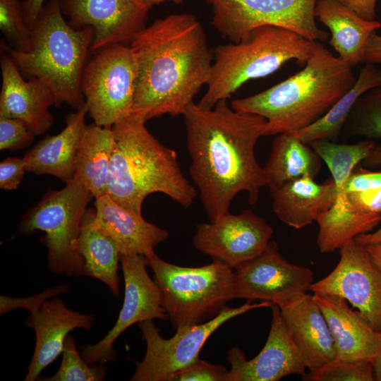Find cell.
Returning a JSON list of instances; mask_svg holds the SVG:
<instances>
[{
  "instance_id": "cell-31",
  "label": "cell",
  "mask_w": 381,
  "mask_h": 381,
  "mask_svg": "<svg viewBox=\"0 0 381 381\" xmlns=\"http://www.w3.org/2000/svg\"><path fill=\"white\" fill-rule=\"evenodd\" d=\"M327 166L337 195L345 193L346 183L357 165L369 156L375 143L372 140L347 145L322 139L309 144Z\"/></svg>"
},
{
  "instance_id": "cell-40",
  "label": "cell",
  "mask_w": 381,
  "mask_h": 381,
  "mask_svg": "<svg viewBox=\"0 0 381 381\" xmlns=\"http://www.w3.org/2000/svg\"><path fill=\"white\" fill-rule=\"evenodd\" d=\"M381 187V171H369L358 168L353 171L349 177L345 192L362 193L373 190Z\"/></svg>"
},
{
  "instance_id": "cell-28",
  "label": "cell",
  "mask_w": 381,
  "mask_h": 381,
  "mask_svg": "<svg viewBox=\"0 0 381 381\" xmlns=\"http://www.w3.org/2000/svg\"><path fill=\"white\" fill-rule=\"evenodd\" d=\"M317 245L322 253L339 250L357 236L371 232L381 222V214H368L356 208L346 193L337 196L334 204L320 212Z\"/></svg>"
},
{
  "instance_id": "cell-41",
  "label": "cell",
  "mask_w": 381,
  "mask_h": 381,
  "mask_svg": "<svg viewBox=\"0 0 381 381\" xmlns=\"http://www.w3.org/2000/svg\"><path fill=\"white\" fill-rule=\"evenodd\" d=\"M346 197L358 210L368 214H381V187L366 192L349 193Z\"/></svg>"
},
{
  "instance_id": "cell-9",
  "label": "cell",
  "mask_w": 381,
  "mask_h": 381,
  "mask_svg": "<svg viewBox=\"0 0 381 381\" xmlns=\"http://www.w3.org/2000/svg\"><path fill=\"white\" fill-rule=\"evenodd\" d=\"M136 78V59L126 44L104 48L87 62L80 89L95 124L112 128L131 114Z\"/></svg>"
},
{
  "instance_id": "cell-2",
  "label": "cell",
  "mask_w": 381,
  "mask_h": 381,
  "mask_svg": "<svg viewBox=\"0 0 381 381\" xmlns=\"http://www.w3.org/2000/svg\"><path fill=\"white\" fill-rule=\"evenodd\" d=\"M137 62L131 114L145 121L183 115L207 85L214 61L201 23L190 13H172L139 31L130 43Z\"/></svg>"
},
{
  "instance_id": "cell-32",
  "label": "cell",
  "mask_w": 381,
  "mask_h": 381,
  "mask_svg": "<svg viewBox=\"0 0 381 381\" xmlns=\"http://www.w3.org/2000/svg\"><path fill=\"white\" fill-rule=\"evenodd\" d=\"M341 133L345 138L381 139V86L367 92L358 99Z\"/></svg>"
},
{
  "instance_id": "cell-34",
  "label": "cell",
  "mask_w": 381,
  "mask_h": 381,
  "mask_svg": "<svg viewBox=\"0 0 381 381\" xmlns=\"http://www.w3.org/2000/svg\"><path fill=\"white\" fill-rule=\"evenodd\" d=\"M0 30L10 46L27 52L31 44L32 30L27 25L19 0H0Z\"/></svg>"
},
{
  "instance_id": "cell-8",
  "label": "cell",
  "mask_w": 381,
  "mask_h": 381,
  "mask_svg": "<svg viewBox=\"0 0 381 381\" xmlns=\"http://www.w3.org/2000/svg\"><path fill=\"white\" fill-rule=\"evenodd\" d=\"M94 198L82 183L73 180L60 190H49L24 215L20 233L45 232L40 241L47 249V267L54 274L68 277L83 275V261L78 250L81 223Z\"/></svg>"
},
{
  "instance_id": "cell-3",
  "label": "cell",
  "mask_w": 381,
  "mask_h": 381,
  "mask_svg": "<svg viewBox=\"0 0 381 381\" xmlns=\"http://www.w3.org/2000/svg\"><path fill=\"white\" fill-rule=\"evenodd\" d=\"M352 68L319 41L303 69L252 96L231 102L266 119L263 136L295 133L321 119L354 85Z\"/></svg>"
},
{
  "instance_id": "cell-39",
  "label": "cell",
  "mask_w": 381,
  "mask_h": 381,
  "mask_svg": "<svg viewBox=\"0 0 381 381\" xmlns=\"http://www.w3.org/2000/svg\"><path fill=\"white\" fill-rule=\"evenodd\" d=\"M26 171L25 161L19 157H7L0 163V188L16 190Z\"/></svg>"
},
{
  "instance_id": "cell-44",
  "label": "cell",
  "mask_w": 381,
  "mask_h": 381,
  "mask_svg": "<svg viewBox=\"0 0 381 381\" xmlns=\"http://www.w3.org/2000/svg\"><path fill=\"white\" fill-rule=\"evenodd\" d=\"M45 1L46 0H24L21 1V8L25 21L31 30L46 4Z\"/></svg>"
},
{
  "instance_id": "cell-19",
  "label": "cell",
  "mask_w": 381,
  "mask_h": 381,
  "mask_svg": "<svg viewBox=\"0 0 381 381\" xmlns=\"http://www.w3.org/2000/svg\"><path fill=\"white\" fill-rule=\"evenodd\" d=\"M94 322V315L72 310L56 297L30 313L25 325L35 331V346L24 381L37 380L41 372L63 353L65 340L72 330H89Z\"/></svg>"
},
{
  "instance_id": "cell-17",
  "label": "cell",
  "mask_w": 381,
  "mask_h": 381,
  "mask_svg": "<svg viewBox=\"0 0 381 381\" xmlns=\"http://www.w3.org/2000/svg\"><path fill=\"white\" fill-rule=\"evenodd\" d=\"M272 322L265 346L252 359L238 347L228 351L231 368L225 381H277L290 375H306V367L294 344L279 306L272 304Z\"/></svg>"
},
{
  "instance_id": "cell-25",
  "label": "cell",
  "mask_w": 381,
  "mask_h": 381,
  "mask_svg": "<svg viewBox=\"0 0 381 381\" xmlns=\"http://www.w3.org/2000/svg\"><path fill=\"white\" fill-rule=\"evenodd\" d=\"M315 16L331 33L329 44L351 68L365 61L368 39L381 28L376 20L363 18L338 0H318Z\"/></svg>"
},
{
  "instance_id": "cell-15",
  "label": "cell",
  "mask_w": 381,
  "mask_h": 381,
  "mask_svg": "<svg viewBox=\"0 0 381 381\" xmlns=\"http://www.w3.org/2000/svg\"><path fill=\"white\" fill-rule=\"evenodd\" d=\"M273 233L264 218L246 209L238 214L229 212L210 223L197 224L193 245L213 261L234 270L262 253Z\"/></svg>"
},
{
  "instance_id": "cell-35",
  "label": "cell",
  "mask_w": 381,
  "mask_h": 381,
  "mask_svg": "<svg viewBox=\"0 0 381 381\" xmlns=\"http://www.w3.org/2000/svg\"><path fill=\"white\" fill-rule=\"evenodd\" d=\"M310 381H375L373 362L336 358L319 370L303 376Z\"/></svg>"
},
{
  "instance_id": "cell-21",
  "label": "cell",
  "mask_w": 381,
  "mask_h": 381,
  "mask_svg": "<svg viewBox=\"0 0 381 381\" xmlns=\"http://www.w3.org/2000/svg\"><path fill=\"white\" fill-rule=\"evenodd\" d=\"M314 298L328 324L337 358L348 361H373L381 341V333L373 329L358 310L338 296L314 293Z\"/></svg>"
},
{
  "instance_id": "cell-26",
  "label": "cell",
  "mask_w": 381,
  "mask_h": 381,
  "mask_svg": "<svg viewBox=\"0 0 381 381\" xmlns=\"http://www.w3.org/2000/svg\"><path fill=\"white\" fill-rule=\"evenodd\" d=\"M95 213L92 209L85 212L78 240L83 275L99 280L108 286L114 297H118L121 252L116 242L95 224Z\"/></svg>"
},
{
  "instance_id": "cell-30",
  "label": "cell",
  "mask_w": 381,
  "mask_h": 381,
  "mask_svg": "<svg viewBox=\"0 0 381 381\" xmlns=\"http://www.w3.org/2000/svg\"><path fill=\"white\" fill-rule=\"evenodd\" d=\"M381 86V70L367 63L361 68L356 83L321 119L295 132L304 143L326 139L335 141L341 134L348 116L358 99L367 92Z\"/></svg>"
},
{
  "instance_id": "cell-10",
  "label": "cell",
  "mask_w": 381,
  "mask_h": 381,
  "mask_svg": "<svg viewBox=\"0 0 381 381\" xmlns=\"http://www.w3.org/2000/svg\"><path fill=\"white\" fill-rule=\"evenodd\" d=\"M212 11V25L231 43L246 39L256 28L274 25L310 41H325L329 33L315 22L318 0H205Z\"/></svg>"
},
{
  "instance_id": "cell-42",
  "label": "cell",
  "mask_w": 381,
  "mask_h": 381,
  "mask_svg": "<svg viewBox=\"0 0 381 381\" xmlns=\"http://www.w3.org/2000/svg\"><path fill=\"white\" fill-rule=\"evenodd\" d=\"M363 162L368 167L380 166L381 145L375 144L369 156ZM354 239L363 246L381 243V227L375 231L358 235Z\"/></svg>"
},
{
  "instance_id": "cell-18",
  "label": "cell",
  "mask_w": 381,
  "mask_h": 381,
  "mask_svg": "<svg viewBox=\"0 0 381 381\" xmlns=\"http://www.w3.org/2000/svg\"><path fill=\"white\" fill-rule=\"evenodd\" d=\"M0 66V116L20 119L35 135L43 134L54 120L49 111V107L55 105L52 91L38 78L25 80L11 57L2 50Z\"/></svg>"
},
{
  "instance_id": "cell-20",
  "label": "cell",
  "mask_w": 381,
  "mask_h": 381,
  "mask_svg": "<svg viewBox=\"0 0 381 381\" xmlns=\"http://www.w3.org/2000/svg\"><path fill=\"white\" fill-rule=\"evenodd\" d=\"M279 307L291 339L310 373L337 358L328 324L313 295L301 294Z\"/></svg>"
},
{
  "instance_id": "cell-29",
  "label": "cell",
  "mask_w": 381,
  "mask_h": 381,
  "mask_svg": "<svg viewBox=\"0 0 381 381\" xmlns=\"http://www.w3.org/2000/svg\"><path fill=\"white\" fill-rule=\"evenodd\" d=\"M321 166L318 155L295 133L278 134L263 167L266 186L270 190L306 175L315 179Z\"/></svg>"
},
{
  "instance_id": "cell-24",
  "label": "cell",
  "mask_w": 381,
  "mask_h": 381,
  "mask_svg": "<svg viewBox=\"0 0 381 381\" xmlns=\"http://www.w3.org/2000/svg\"><path fill=\"white\" fill-rule=\"evenodd\" d=\"M87 113L85 104L66 116L60 133L46 136L29 150L23 157L26 171L52 175L66 183L73 181L75 157Z\"/></svg>"
},
{
  "instance_id": "cell-14",
  "label": "cell",
  "mask_w": 381,
  "mask_h": 381,
  "mask_svg": "<svg viewBox=\"0 0 381 381\" xmlns=\"http://www.w3.org/2000/svg\"><path fill=\"white\" fill-rule=\"evenodd\" d=\"M236 298L260 300L279 306L307 293L314 282L306 267L286 260L277 243L270 241L255 258L234 270Z\"/></svg>"
},
{
  "instance_id": "cell-37",
  "label": "cell",
  "mask_w": 381,
  "mask_h": 381,
  "mask_svg": "<svg viewBox=\"0 0 381 381\" xmlns=\"http://www.w3.org/2000/svg\"><path fill=\"white\" fill-rule=\"evenodd\" d=\"M69 285L60 284L44 290L43 291L28 297H11L0 296V314L4 315L17 308L28 310L30 313L38 310L42 304L58 295L68 291Z\"/></svg>"
},
{
  "instance_id": "cell-7",
  "label": "cell",
  "mask_w": 381,
  "mask_h": 381,
  "mask_svg": "<svg viewBox=\"0 0 381 381\" xmlns=\"http://www.w3.org/2000/svg\"><path fill=\"white\" fill-rule=\"evenodd\" d=\"M158 285L162 306L176 331L205 322L236 298L234 269L217 261L200 267H182L146 258Z\"/></svg>"
},
{
  "instance_id": "cell-5",
  "label": "cell",
  "mask_w": 381,
  "mask_h": 381,
  "mask_svg": "<svg viewBox=\"0 0 381 381\" xmlns=\"http://www.w3.org/2000/svg\"><path fill=\"white\" fill-rule=\"evenodd\" d=\"M93 35L90 27L73 28L64 18L59 1L49 0L32 29L28 51L16 50L4 40L0 47L20 71L51 89L56 107L66 103L77 110L85 104L80 81Z\"/></svg>"
},
{
  "instance_id": "cell-45",
  "label": "cell",
  "mask_w": 381,
  "mask_h": 381,
  "mask_svg": "<svg viewBox=\"0 0 381 381\" xmlns=\"http://www.w3.org/2000/svg\"><path fill=\"white\" fill-rule=\"evenodd\" d=\"M365 61L381 64V35L373 31L369 36L365 49Z\"/></svg>"
},
{
  "instance_id": "cell-43",
  "label": "cell",
  "mask_w": 381,
  "mask_h": 381,
  "mask_svg": "<svg viewBox=\"0 0 381 381\" xmlns=\"http://www.w3.org/2000/svg\"><path fill=\"white\" fill-rule=\"evenodd\" d=\"M354 11L364 19L375 20V8L377 0H338Z\"/></svg>"
},
{
  "instance_id": "cell-13",
  "label": "cell",
  "mask_w": 381,
  "mask_h": 381,
  "mask_svg": "<svg viewBox=\"0 0 381 381\" xmlns=\"http://www.w3.org/2000/svg\"><path fill=\"white\" fill-rule=\"evenodd\" d=\"M334 270L313 282L310 290L347 301L375 331L381 333V271L373 264L365 246L355 239L339 249Z\"/></svg>"
},
{
  "instance_id": "cell-38",
  "label": "cell",
  "mask_w": 381,
  "mask_h": 381,
  "mask_svg": "<svg viewBox=\"0 0 381 381\" xmlns=\"http://www.w3.org/2000/svg\"><path fill=\"white\" fill-rule=\"evenodd\" d=\"M228 370L222 365L198 358L177 373L172 381H225Z\"/></svg>"
},
{
  "instance_id": "cell-47",
  "label": "cell",
  "mask_w": 381,
  "mask_h": 381,
  "mask_svg": "<svg viewBox=\"0 0 381 381\" xmlns=\"http://www.w3.org/2000/svg\"><path fill=\"white\" fill-rule=\"evenodd\" d=\"M372 362L374 368L375 380L381 381V341Z\"/></svg>"
},
{
  "instance_id": "cell-4",
  "label": "cell",
  "mask_w": 381,
  "mask_h": 381,
  "mask_svg": "<svg viewBox=\"0 0 381 381\" xmlns=\"http://www.w3.org/2000/svg\"><path fill=\"white\" fill-rule=\"evenodd\" d=\"M145 123L143 117L131 114L112 126L115 143L107 195L138 214H142L145 198L154 193L188 207L197 190L183 175L176 152L160 143Z\"/></svg>"
},
{
  "instance_id": "cell-33",
  "label": "cell",
  "mask_w": 381,
  "mask_h": 381,
  "mask_svg": "<svg viewBox=\"0 0 381 381\" xmlns=\"http://www.w3.org/2000/svg\"><path fill=\"white\" fill-rule=\"evenodd\" d=\"M61 365L52 377L37 378L42 381H102L106 376L104 365H90L76 349L75 339L69 334L64 343Z\"/></svg>"
},
{
  "instance_id": "cell-16",
  "label": "cell",
  "mask_w": 381,
  "mask_h": 381,
  "mask_svg": "<svg viewBox=\"0 0 381 381\" xmlns=\"http://www.w3.org/2000/svg\"><path fill=\"white\" fill-rule=\"evenodd\" d=\"M75 29L91 28V51L131 43L145 27L150 6L138 0H59Z\"/></svg>"
},
{
  "instance_id": "cell-22",
  "label": "cell",
  "mask_w": 381,
  "mask_h": 381,
  "mask_svg": "<svg viewBox=\"0 0 381 381\" xmlns=\"http://www.w3.org/2000/svg\"><path fill=\"white\" fill-rule=\"evenodd\" d=\"M95 224L116 242L121 255L147 258L155 253L156 246L169 238L167 231L124 208L107 195L95 198Z\"/></svg>"
},
{
  "instance_id": "cell-11",
  "label": "cell",
  "mask_w": 381,
  "mask_h": 381,
  "mask_svg": "<svg viewBox=\"0 0 381 381\" xmlns=\"http://www.w3.org/2000/svg\"><path fill=\"white\" fill-rule=\"evenodd\" d=\"M272 303L261 301L231 308L225 306L214 318L198 325L176 331L169 339L163 338L152 320L138 323L146 352L136 368L131 381H172L174 377L198 358L208 338L223 324L255 308L270 307Z\"/></svg>"
},
{
  "instance_id": "cell-46",
  "label": "cell",
  "mask_w": 381,
  "mask_h": 381,
  "mask_svg": "<svg viewBox=\"0 0 381 381\" xmlns=\"http://www.w3.org/2000/svg\"><path fill=\"white\" fill-rule=\"evenodd\" d=\"M373 264L381 271V243L365 246Z\"/></svg>"
},
{
  "instance_id": "cell-6",
  "label": "cell",
  "mask_w": 381,
  "mask_h": 381,
  "mask_svg": "<svg viewBox=\"0 0 381 381\" xmlns=\"http://www.w3.org/2000/svg\"><path fill=\"white\" fill-rule=\"evenodd\" d=\"M313 41L289 29L263 25L253 30L238 43L219 44L214 50V61L207 89L197 104L212 109L228 99L244 83L277 71L295 60L303 67L310 56Z\"/></svg>"
},
{
  "instance_id": "cell-23",
  "label": "cell",
  "mask_w": 381,
  "mask_h": 381,
  "mask_svg": "<svg viewBox=\"0 0 381 381\" xmlns=\"http://www.w3.org/2000/svg\"><path fill=\"white\" fill-rule=\"evenodd\" d=\"M270 190L272 210L278 219L296 229L315 222L319 214L329 209L337 198L332 179L318 183L308 175Z\"/></svg>"
},
{
  "instance_id": "cell-48",
  "label": "cell",
  "mask_w": 381,
  "mask_h": 381,
  "mask_svg": "<svg viewBox=\"0 0 381 381\" xmlns=\"http://www.w3.org/2000/svg\"><path fill=\"white\" fill-rule=\"evenodd\" d=\"M138 1L152 8L154 5L159 4L165 1H172L175 4H181L185 1L186 0H138Z\"/></svg>"
},
{
  "instance_id": "cell-27",
  "label": "cell",
  "mask_w": 381,
  "mask_h": 381,
  "mask_svg": "<svg viewBox=\"0 0 381 381\" xmlns=\"http://www.w3.org/2000/svg\"><path fill=\"white\" fill-rule=\"evenodd\" d=\"M115 139L111 128L86 125L74 161V176L95 198L107 195L110 159Z\"/></svg>"
},
{
  "instance_id": "cell-12",
  "label": "cell",
  "mask_w": 381,
  "mask_h": 381,
  "mask_svg": "<svg viewBox=\"0 0 381 381\" xmlns=\"http://www.w3.org/2000/svg\"><path fill=\"white\" fill-rule=\"evenodd\" d=\"M120 262L124 279L123 306L109 332L96 344L83 346L80 352L90 365L114 361L116 356L114 341L133 324L168 319L159 288L147 274V258L142 255H121Z\"/></svg>"
},
{
  "instance_id": "cell-1",
  "label": "cell",
  "mask_w": 381,
  "mask_h": 381,
  "mask_svg": "<svg viewBox=\"0 0 381 381\" xmlns=\"http://www.w3.org/2000/svg\"><path fill=\"white\" fill-rule=\"evenodd\" d=\"M190 176L210 222L229 212L233 199L246 192L255 205L266 186L255 147L263 136L266 119L234 110L227 99L210 109L192 102L183 114Z\"/></svg>"
},
{
  "instance_id": "cell-36",
  "label": "cell",
  "mask_w": 381,
  "mask_h": 381,
  "mask_svg": "<svg viewBox=\"0 0 381 381\" xmlns=\"http://www.w3.org/2000/svg\"><path fill=\"white\" fill-rule=\"evenodd\" d=\"M35 134L23 121L0 116V150L16 151L28 146Z\"/></svg>"
}]
</instances>
